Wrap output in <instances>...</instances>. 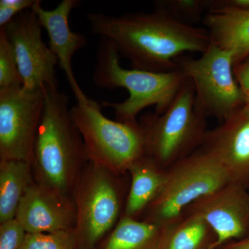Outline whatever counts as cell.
Segmentation results:
<instances>
[{
	"label": "cell",
	"instance_id": "cell-1",
	"mask_svg": "<svg viewBox=\"0 0 249 249\" xmlns=\"http://www.w3.org/2000/svg\"><path fill=\"white\" fill-rule=\"evenodd\" d=\"M88 19L93 34L112 42L137 70L175 71L177 59L186 53H204L211 45L206 29L179 22L157 6L152 12L120 16L89 13Z\"/></svg>",
	"mask_w": 249,
	"mask_h": 249
},
{
	"label": "cell",
	"instance_id": "cell-2",
	"mask_svg": "<svg viewBox=\"0 0 249 249\" xmlns=\"http://www.w3.org/2000/svg\"><path fill=\"white\" fill-rule=\"evenodd\" d=\"M69 101L68 96L59 88H47L32 168L36 181L73 201L77 181L88 160Z\"/></svg>",
	"mask_w": 249,
	"mask_h": 249
},
{
	"label": "cell",
	"instance_id": "cell-3",
	"mask_svg": "<svg viewBox=\"0 0 249 249\" xmlns=\"http://www.w3.org/2000/svg\"><path fill=\"white\" fill-rule=\"evenodd\" d=\"M119 55L112 42L101 37L93 83L106 89L124 88L129 93L123 102L101 101V107L113 109L116 121L133 124L137 123L140 111L150 106H155V114H163L176 97L186 76L178 70L155 72L123 68Z\"/></svg>",
	"mask_w": 249,
	"mask_h": 249
},
{
	"label": "cell",
	"instance_id": "cell-4",
	"mask_svg": "<svg viewBox=\"0 0 249 249\" xmlns=\"http://www.w3.org/2000/svg\"><path fill=\"white\" fill-rule=\"evenodd\" d=\"M102 108L86 96L77 100L70 112L83 138L88 161L121 176L146 157L145 130L138 122L108 119Z\"/></svg>",
	"mask_w": 249,
	"mask_h": 249
},
{
	"label": "cell",
	"instance_id": "cell-5",
	"mask_svg": "<svg viewBox=\"0 0 249 249\" xmlns=\"http://www.w3.org/2000/svg\"><path fill=\"white\" fill-rule=\"evenodd\" d=\"M206 119L196 109L194 85L186 78L173 103L161 114L142 117L146 156L167 170L201 146Z\"/></svg>",
	"mask_w": 249,
	"mask_h": 249
},
{
	"label": "cell",
	"instance_id": "cell-6",
	"mask_svg": "<svg viewBox=\"0 0 249 249\" xmlns=\"http://www.w3.org/2000/svg\"><path fill=\"white\" fill-rule=\"evenodd\" d=\"M229 183L222 165L199 147L166 170L163 188L145 211L144 220L168 227L182 217L192 204Z\"/></svg>",
	"mask_w": 249,
	"mask_h": 249
},
{
	"label": "cell",
	"instance_id": "cell-7",
	"mask_svg": "<svg viewBox=\"0 0 249 249\" xmlns=\"http://www.w3.org/2000/svg\"><path fill=\"white\" fill-rule=\"evenodd\" d=\"M119 177L89 161L82 170L73 194L78 249L97 248L122 217Z\"/></svg>",
	"mask_w": 249,
	"mask_h": 249
},
{
	"label": "cell",
	"instance_id": "cell-8",
	"mask_svg": "<svg viewBox=\"0 0 249 249\" xmlns=\"http://www.w3.org/2000/svg\"><path fill=\"white\" fill-rule=\"evenodd\" d=\"M176 64L194 85L196 109L205 118L222 123L246 104L227 51L211 45L200 58L181 56Z\"/></svg>",
	"mask_w": 249,
	"mask_h": 249
},
{
	"label": "cell",
	"instance_id": "cell-9",
	"mask_svg": "<svg viewBox=\"0 0 249 249\" xmlns=\"http://www.w3.org/2000/svg\"><path fill=\"white\" fill-rule=\"evenodd\" d=\"M46 93L47 88H0V160H22L32 165Z\"/></svg>",
	"mask_w": 249,
	"mask_h": 249
},
{
	"label": "cell",
	"instance_id": "cell-10",
	"mask_svg": "<svg viewBox=\"0 0 249 249\" xmlns=\"http://www.w3.org/2000/svg\"><path fill=\"white\" fill-rule=\"evenodd\" d=\"M4 29L27 89L58 88V60L42 38V27L32 10L18 15Z\"/></svg>",
	"mask_w": 249,
	"mask_h": 249
},
{
	"label": "cell",
	"instance_id": "cell-11",
	"mask_svg": "<svg viewBox=\"0 0 249 249\" xmlns=\"http://www.w3.org/2000/svg\"><path fill=\"white\" fill-rule=\"evenodd\" d=\"M196 214L213 230L217 249L249 236V190L230 182L190 206L184 214Z\"/></svg>",
	"mask_w": 249,
	"mask_h": 249
},
{
	"label": "cell",
	"instance_id": "cell-12",
	"mask_svg": "<svg viewBox=\"0 0 249 249\" xmlns=\"http://www.w3.org/2000/svg\"><path fill=\"white\" fill-rule=\"evenodd\" d=\"M200 147L217 160L230 182L249 190V104L207 130Z\"/></svg>",
	"mask_w": 249,
	"mask_h": 249
},
{
	"label": "cell",
	"instance_id": "cell-13",
	"mask_svg": "<svg viewBox=\"0 0 249 249\" xmlns=\"http://www.w3.org/2000/svg\"><path fill=\"white\" fill-rule=\"evenodd\" d=\"M16 219L27 233H45L74 229L73 201L34 181L18 206Z\"/></svg>",
	"mask_w": 249,
	"mask_h": 249
},
{
	"label": "cell",
	"instance_id": "cell-14",
	"mask_svg": "<svg viewBox=\"0 0 249 249\" xmlns=\"http://www.w3.org/2000/svg\"><path fill=\"white\" fill-rule=\"evenodd\" d=\"M80 4L79 0H62L53 10H46L40 0H36L32 10L35 13L41 27L45 28L49 37V48L58 60V65L65 75L77 100L86 95L77 83L71 60L73 55L88 43L86 37L70 29L69 18L73 9Z\"/></svg>",
	"mask_w": 249,
	"mask_h": 249
},
{
	"label": "cell",
	"instance_id": "cell-15",
	"mask_svg": "<svg viewBox=\"0 0 249 249\" xmlns=\"http://www.w3.org/2000/svg\"><path fill=\"white\" fill-rule=\"evenodd\" d=\"M211 45L231 54L234 67L249 57V11L209 10L203 18Z\"/></svg>",
	"mask_w": 249,
	"mask_h": 249
},
{
	"label": "cell",
	"instance_id": "cell-16",
	"mask_svg": "<svg viewBox=\"0 0 249 249\" xmlns=\"http://www.w3.org/2000/svg\"><path fill=\"white\" fill-rule=\"evenodd\" d=\"M131 184L123 216L138 219L159 196L166 178V170L145 157L132 165Z\"/></svg>",
	"mask_w": 249,
	"mask_h": 249
},
{
	"label": "cell",
	"instance_id": "cell-17",
	"mask_svg": "<svg viewBox=\"0 0 249 249\" xmlns=\"http://www.w3.org/2000/svg\"><path fill=\"white\" fill-rule=\"evenodd\" d=\"M34 181L30 163L0 160V224L16 218L19 203Z\"/></svg>",
	"mask_w": 249,
	"mask_h": 249
},
{
	"label": "cell",
	"instance_id": "cell-18",
	"mask_svg": "<svg viewBox=\"0 0 249 249\" xmlns=\"http://www.w3.org/2000/svg\"><path fill=\"white\" fill-rule=\"evenodd\" d=\"M163 227L123 216L98 249H160Z\"/></svg>",
	"mask_w": 249,
	"mask_h": 249
},
{
	"label": "cell",
	"instance_id": "cell-19",
	"mask_svg": "<svg viewBox=\"0 0 249 249\" xmlns=\"http://www.w3.org/2000/svg\"><path fill=\"white\" fill-rule=\"evenodd\" d=\"M217 237L202 218L186 213L163 227L160 249H217Z\"/></svg>",
	"mask_w": 249,
	"mask_h": 249
},
{
	"label": "cell",
	"instance_id": "cell-20",
	"mask_svg": "<svg viewBox=\"0 0 249 249\" xmlns=\"http://www.w3.org/2000/svg\"><path fill=\"white\" fill-rule=\"evenodd\" d=\"M155 4L174 19L190 25L209 9V0H158Z\"/></svg>",
	"mask_w": 249,
	"mask_h": 249
},
{
	"label": "cell",
	"instance_id": "cell-21",
	"mask_svg": "<svg viewBox=\"0 0 249 249\" xmlns=\"http://www.w3.org/2000/svg\"><path fill=\"white\" fill-rule=\"evenodd\" d=\"M22 249H78L75 229L45 233H27Z\"/></svg>",
	"mask_w": 249,
	"mask_h": 249
},
{
	"label": "cell",
	"instance_id": "cell-22",
	"mask_svg": "<svg viewBox=\"0 0 249 249\" xmlns=\"http://www.w3.org/2000/svg\"><path fill=\"white\" fill-rule=\"evenodd\" d=\"M23 86L12 46L0 29V88Z\"/></svg>",
	"mask_w": 249,
	"mask_h": 249
},
{
	"label": "cell",
	"instance_id": "cell-23",
	"mask_svg": "<svg viewBox=\"0 0 249 249\" xmlns=\"http://www.w3.org/2000/svg\"><path fill=\"white\" fill-rule=\"evenodd\" d=\"M26 235L16 218L0 224V249H22Z\"/></svg>",
	"mask_w": 249,
	"mask_h": 249
},
{
	"label": "cell",
	"instance_id": "cell-24",
	"mask_svg": "<svg viewBox=\"0 0 249 249\" xmlns=\"http://www.w3.org/2000/svg\"><path fill=\"white\" fill-rule=\"evenodd\" d=\"M36 0H0V29L7 25L18 15L31 9Z\"/></svg>",
	"mask_w": 249,
	"mask_h": 249
},
{
	"label": "cell",
	"instance_id": "cell-25",
	"mask_svg": "<svg viewBox=\"0 0 249 249\" xmlns=\"http://www.w3.org/2000/svg\"><path fill=\"white\" fill-rule=\"evenodd\" d=\"M234 74L246 103L249 104V57L234 67Z\"/></svg>",
	"mask_w": 249,
	"mask_h": 249
},
{
	"label": "cell",
	"instance_id": "cell-26",
	"mask_svg": "<svg viewBox=\"0 0 249 249\" xmlns=\"http://www.w3.org/2000/svg\"><path fill=\"white\" fill-rule=\"evenodd\" d=\"M234 9L249 11V0H209V10Z\"/></svg>",
	"mask_w": 249,
	"mask_h": 249
},
{
	"label": "cell",
	"instance_id": "cell-27",
	"mask_svg": "<svg viewBox=\"0 0 249 249\" xmlns=\"http://www.w3.org/2000/svg\"><path fill=\"white\" fill-rule=\"evenodd\" d=\"M223 249H249V237L236 242Z\"/></svg>",
	"mask_w": 249,
	"mask_h": 249
},
{
	"label": "cell",
	"instance_id": "cell-28",
	"mask_svg": "<svg viewBox=\"0 0 249 249\" xmlns=\"http://www.w3.org/2000/svg\"></svg>",
	"mask_w": 249,
	"mask_h": 249
}]
</instances>
